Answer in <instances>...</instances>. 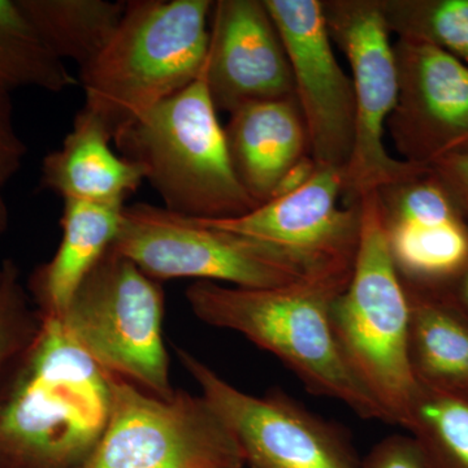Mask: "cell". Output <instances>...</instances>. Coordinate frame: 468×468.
I'll return each mask as SVG.
<instances>
[{"mask_svg":"<svg viewBox=\"0 0 468 468\" xmlns=\"http://www.w3.org/2000/svg\"><path fill=\"white\" fill-rule=\"evenodd\" d=\"M111 399L112 375L60 319L41 315L0 378V468H81L109 423Z\"/></svg>","mask_w":468,"mask_h":468,"instance_id":"6da1fadb","label":"cell"},{"mask_svg":"<svg viewBox=\"0 0 468 468\" xmlns=\"http://www.w3.org/2000/svg\"><path fill=\"white\" fill-rule=\"evenodd\" d=\"M351 272L309 273L266 289L197 282L185 298L196 318L237 332L273 354L311 394L344 403L362 419L387 423L383 410L347 366L332 324V307Z\"/></svg>","mask_w":468,"mask_h":468,"instance_id":"7a4b0ae2","label":"cell"},{"mask_svg":"<svg viewBox=\"0 0 468 468\" xmlns=\"http://www.w3.org/2000/svg\"><path fill=\"white\" fill-rule=\"evenodd\" d=\"M211 0H132L107 48L80 69L84 112L110 137L205 70Z\"/></svg>","mask_w":468,"mask_h":468,"instance_id":"3957f363","label":"cell"},{"mask_svg":"<svg viewBox=\"0 0 468 468\" xmlns=\"http://www.w3.org/2000/svg\"><path fill=\"white\" fill-rule=\"evenodd\" d=\"M143 168L165 208L196 220H226L258 207L234 174L226 133L202 76L113 138Z\"/></svg>","mask_w":468,"mask_h":468,"instance_id":"277c9868","label":"cell"},{"mask_svg":"<svg viewBox=\"0 0 468 468\" xmlns=\"http://www.w3.org/2000/svg\"><path fill=\"white\" fill-rule=\"evenodd\" d=\"M360 214L353 272L335 298L332 324L347 366L387 423L405 428L418 383L410 362L408 289L390 254L377 192L363 197Z\"/></svg>","mask_w":468,"mask_h":468,"instance_id":"5b68a950","label":"cell"},{"mask_svg":"<svg viewBox=\"0 0 468 468\" xmlns=\"http://www.w3.org/2000/svg\"><path fill=\"white\" fill-rule=\"evenodd\" d=\"M165 302L160 282L110 249L58 319L104 371L169 399L175 389L163 335Z\"/></svg>","mask_w":468,"mask_h":468,"instance_id":"8992f818","label":"cell"},{"mask_svg":"<svg viewBox=\"0 0 468 468\" xmlns=\"http://www.w3.org/2000/svg\"><path fill=\"white\" fill-rule=\"evenodd\" d=\"M111 249L158 282L196 279L266 289L292 284L309 275L266 243L149 203L125 206Z\"/></svg>","mask_w":468,"mask_h":468,"instance_id":"52a82bcc","label":"cell"},{"mask_svg":"<svg viewBox=\"0 0 468 468\" xmlns=\"http://www.w3.org/2000/svg\"><path fill=\"white\" fill-rule=\"evenodd\" d=\"M233 433L202 394L169 399L112 375L109 423L81 468H242Z\"/></svg>","mask_w":468,"mask_h":468,"instance_id":"ba28073f","label":"cell"},{"mask_svg":"<svg viewBox=\"0 0 468 468\" xmlns=\"http://www.w3.org/2000/svg\"><path fill=\"white\" fill-rule=\"evenodd\" d=\"M334 45L349 61L356 100V138L345 169L344 205L405 177L421 165L394 159L385 131L399 95V72L378 0H323Z\"/></svg>","mask_w":468,"mask_h":468,"instance_id":"9c48e42d","label":"cell"},{"mask_svg":"<svg viewBox=\"0 0 468 468\" xmlns=\"http://www.w3.org/2000/svg\"><path fill=\"white\" fill-rule=\"evenodd\" d=\"M178 360L223 419L251 468H360L349 437L288 394L258 397L234 387L190 351Z\"/></svg>","mask_w":468,"mask_h":468,"instance_id":"30bf717a","label":"cell"},{"mask_svg":"<svg viewBox=\"0 0 468 468\" xmlns=\"http://www.w3.org/2000/svg\"><path fill=\"white\" fill-rule=\"evenodd\" d=\"M284 41L310 154L345 172L356 138V100L326 27L322 0H264Z\"/></svg>","mask_w":468,"mask_h":468,"instance_id":"8fae6325","label":"cell"},{"mask_svg":"<svg viewBox=\"0 0 468 468\" xmlns=\"http://www.w3.org/2000/svg\"><path fill=\"white\" fill-rule=\"evenodd\" d=\"M345 172L319 167L298 192L271 199L243 217L201 220L266 243L306 273L353 270L360 234V202H344Z\"/></svg>","mask_w":468,"mask_h":468,"instance_id":"7c38bea8","label":"cell"},{"mask_svg":"<svg viewBox=\"0 0 468 468\" xmlns=\"http://www.w3.org/2000/svg\"><path fill=\"white\" fill-rule=\"evenodd\" d=\"M393 48L399 95L387 129L403 162L431 167L468 151V66L426 43Z\"/></svg>","mask_w":468,"mask_h":468,"instance_id":"4fadbf2b","label":"cell"},{"mask_svg":"<svg viewBox=\"0 0 468 468\" xmlns=\"http://www.w3.org/2000/svg\"><path fill=\"white\" fill-rule=\"evenodd\" d=\"M378 207L406 284L445 289L468 266V218L431 167L381 187Z\"/></svg>","mask_w":468,"mask_h":468,"instance_id":"5bb4252c","label":"cell"},{"mask_svg":"<svg viewBox=\"0 0 468 468\" xmlns=\"http://www.w3.org/2000/svg\"><path fill=\"white\" fill-rule=\"evenodd\" d=\"M203 79L218 111L295 97L284 41L264 0H218Z\"/></svg>","mask_w":468,"mask_h":468,"instance_id":"9a60e30c","label":"cell"},{"mask_svg":"<svg viewBox=\"0 0 468 468\" xmlns=\"http://www.w3.org/2000/svg\"><path fill=\"white\" fill-rule=\"evenodd\" d=\"M224 133L234 174L258 206L270 201L292 165L311 155L309 133L295 97L234 111Z\"/></svg>","mask_w":468,"mask_h":468,"instance_id":"2e32d148","label":"cell"},{"mask_svg":"<svg viewBox=\"0 0 468 468\" xmlns=\"http://www.w3.org/2000/svg\"><path fill=\"white\" fill-rule=\"evenodd\" d=\"M111 141L94 117L80 111L61 146L43 159L41 189L58 194L63 201L125 206L126 198L144 183V171L116 155Z\"/></svg>","mask_w":468,"mask_h":468,"instance_id":"e0dca14e","label":"cell"},{"mask_svg":"<svg viewBox=\"0 0 468 468\" xmlns=\"http://www.w3.org/2000/svg\"><path fill=\"white\" fill-rule=\"evenodd\" d=\"M124 208L64 201L58 250L30 277L29 292L41 315H63L79 286L115 241Z\"/></svg>","mask_w":468,"mask_h":468,"instance_id":"ac0fdd59","label":"cell"},{"mask_svg":"<svg viewBox=\"0 0 468 468\" xmlns=\"http://www.w3.org/2000/svg\"><path fill=\"white\" fill-rule=\"evenodd\" d=\"M405 285L411 310L410 362L415 378L468 396L467 316L441 289Z\"/></svg>","mask_w":468,"mask_h":468,"instance_id":"d6986e66","label":"cell"},{"mask_svg":"<svg viewBox=\"0 0 468 468\" xmlns=\"http://www.w3.org/2000/svg\"><path fill=\"white\" fill-rule=\"evenodd\" d=\"M34 29L58 58L88 67L109 45L126 2L18 0Z\"/></svg>","mask_w":468,"mask_h":468,"instance_id":"ffe728a7","label":"cell"},{"mask_svg":"<svg viewBox=\"0 0 468 468\" xmlns=\"http://www.w3.org/2000/svg\"><path fill=\"white\" fill-rule=\"evenodd\" d=\"M77 85L46 46L18 0H0V95L21 88L61 92Z\"/></svg>","mask_w":468,"mask_h":468,"instance_id":"44dd1931","label":"cell"},{"mask_svg":"<svg viewBox=\"0 0 468 468\" xmlns=\"http://www.w3.org/2000/svg\"><path fill=\"white\" fill-rule=\"evenodd\" d=\"M405 430L431 468H468V396L417 383Z\"/></svg>","mask_w":468,"mask_h":468,"instance_id":"7402d4cb","label":"cell"},{"mask_svg":"<svg viewBox=\"0 0 468 468\" xmlns=\"http://www.w3.org/2000/svg\"><path fill=\"white\" fill-rule=\"evenodd\" d=\"M390 34L426 43L468 66V0H378Z\"/></svg>","mask_w":468,"mask_h":468,"instance_id":"603a6c76","label":"cell"},{"mask_svg":"<svg viewBox=\"0 0 468 468\" xmlns=\"http://www.w3.org/2000/svg\"><path fill=\"white\" fill-rule=\"evenodd\" d=\"M41 315L30 304L20 268L12 260L0 264V378L32 343Z\"/></svg>","mask_w":468,"mask_h":468,"instance_id":"cb8c5ba5","label":"cell"},{"mask_svg":"<svg viewBox=\"0 0 468 468\" xmlns=\"http://www.w3.org/2000/svg\"><path fill=\"white\" fill-rule=\"evenodd\" d=\"M360 468H431L411 435L385 437L368 452Z\"/></svg>","mask_w":468,"mask_h":468,"instance_id":"d4e9b609","label":"cell"},{"mask_svg":"<svg viewBox=\"0 0 468 468\" xmlns=\"http://www.w3.org/2000/svg\"><path fill=\"white\" fill-rule=\"evenodd\" d=\"M27 146L15 131L9 95H0V190L20 171Z\"/></svg>","mask_w":468,"mask_h":468,"instance_id":"484cf974","label":"cell"},{"mask_svg":"<svg viewBox=\"0 0 468 468\" xmlns=\"http://www.w3.org/2000/svg\"><path fill=\"white\" fill-rule=\"evenodd\" d=\"M468 218V151L443 156L431 165Z\"/></svg>","mask_w":468,"mask_h":468,"instance_id":"4316f807","label":"cell"},{"mask_svg":"<svg viewBox=\"0 0 468 468\" xmlns=\"http://www.w3.org/2000/svg\"><path fill=\"white\" fill-rule=\"evenodd\" d=\"M318 169V163H316L311 155L304 156V158L298 160V162L292 165V167L286 171V174L282 176V180L279 181L275 190H273L271 199L282 198V197L298 192L304 185L310 183L311 178L315 176Z\"/></svg>","mask_w":468,"mask_h":468,"instance_id":"83f0119b","label":"cell"},{"mask_svg":"<svg viewBox=\"0 0 468 468\" xmlns=\"http://www.w3.org/2000/svg\"><path fill=\"white\" fill-rule=\"evenodd\" d=\"M441 291L449 295L455 306L468 318V266L452 285L441 289Z\"/></svg>","mask_w":468,"mask_h":468,"instance_id":"f1b7e54d","label":"cell"},{"mask_svg":"<svg viewBox=\"0 0 468 468\" xmlns=\"http://www.w3.org/2000/svg\"><path fill=\"white\" fill-rule=\"evenodd\" d=\"M9 226V211L7 203L2 196V190H0V237L5 233Z\"/></svg>","mask_w":468,"mask_h":468,"instance_id":"f546056e","label":"cell"},{"mask_svg":"<svg viewBox=\"0 0 468 468\" xmlns=\"http://www.w3.org/2000/svg\"><path fill=\"white\" fill-rule=\"evenodd\" d=\"M428 464H430V463H428Z\"/></svg>","mask_w":468,"mask_h":468,"instance_id":"4dcf8cb0","label":"cell"}]
</instances>
